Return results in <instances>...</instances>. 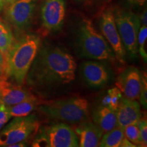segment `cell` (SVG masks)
I'll list each match as a JSON object with an SVG mask.
<instances>
[{"label": "cell", "mask_w": 147, "mask_h": 147, "mask_svg": "<svg viewBox=\"0 0 147 147\" xmlns=\"http://www.w3.org/2000/svg\"><path fill=\"white\" fill-rule=\"evenodd\" d=\"M77 65L67 51L59 47L45 46L38 49L29 74V83L49 87L70 83L75 79Z\"/></svg>", "instance_id": "obj_1"}, {"label": "cell", "mask_w": 147, "mask_h": 147, "mask_svg": "<svg viewBox=\"0 0 147 147\" xmlns=\"http://www.w3.org/2000/svg\"><path fill=\"white\" fill-rule=\"evenodd\" d=\"M40 39L33 34H25L14 41L4 57L5 76L23 84L40 47Z\"/></svg>", "instance_id": "obj_2"}, {"label": "cell", "mask_w": 147, "mask_h": 147, "mask_svg": "<svg viewBox=\"0 0 147 147\" xmlns=\"http://www.w3.org/2000/svg\"><path fill=\"white\" fill-rule=\"evenodd\" d=\"M37 109L51 119L71 124L80 123L89 117L88 101L80 97L41 102Z\"/></svg>", "instance_id": "obj_3"}, {"label": "cell", "mask_w": 147, "mask_h": 147, "mask_svg": "<svg viewBox=\"0 0 147 147\" xmlns=\"http://www.w3.org/2000/svg\"><path fill=\"white\" fill-rule=\"evenodd\" d=\"M76 44L79 52L85 57L115 61V55L111 47L91 20L83 18L79 23Z\"/></svg>", "instance_id": "obj_4"}, {"label": "cell", "mask_w": 147, "mask_h": 147, "mask_svg": "<svg viewBox=\"0 0 147 147\" xmlns=\"http://www.w3.org/2000/svg\"><path fill=\"white\" fill-rule=\"evenodd\" d=\"M32 146L76 147L79 144L74 130L68 125L61 123L39 128Z\"/></svg>", "instance_id": "obj_5"}, {"label": "cell", "mask_w": 147, "mask_h": 147, "mask_svg": "<svg viewBox=\"0 0 147 147\" xmlns=\"http://www.w3.org/2000/svg\"><path fill=\"white\" fill-rule=\"evenodd\" d=\"M117 30L126 52L132 58L138 53V35L141 27L140 16L130 10L117 8L113 10Z\"/></svg>", "instance_id": "obj_6"}, {"label": "cell", "mask_w": 147, "mask_h": 147, "mask_svg": "<svg viewBox=\"0 0 147 147\" xmlns=\"http://www.w3.org/2000/svg\"><path fill=\"white\" fill-rule=\"evenodd\" d=\"M40 123L34 115L15 117L0 131V146L10 147L12 144L26 141L36 136Z\"/></svg>", "instance_id": "obj_7"}, {"label": "cell", "mask_w": 147, "mask_h": 147, "mask_svg": "<svg viewBox=\"0 0 147 147\" xmlns=\"http://www.w3.org/2000/svg\"><path fill=\"white\" fill-rule=\"evenodd\" d=\"M99 25L102 36L111 47L115 58L121 63H125L126 51L117 30L113 10L104 11L100 15Z\"/></svg>", "instance_id": "obj_8"}, {"label": "cell", "mask_w": 147, "mask_h": 147, "mask_svg": "<svg viewBox=\"0 0 147 147\" xmlns=\"http://www.w3.org/2000/svg\"><path fill=\"white\" fill-rule=\"evenodd\" d=\"M65 13V0H45L41 7L42 27L47 32H58L63 26Z\"/></svg>", "instance_id": "obj_9"}, {"label": "cell", "mask_w": 147, "mask_h": 147, "mask_svg": "<svg viewBox=\"0 0 147 147\" xmlns=\"http://www.w3.org/2000/svg\"><path fill=\"white\" fill-rule=\"evenodd\" d=\"M33 0H16L4 10L8 21L18 31H23L32 24L35 4Z\"/></svg>", "instance_id": "obj_10"}, {"label": "cell", "mask_w": 147, "mask_h": 147, "mask_svg": "<svg viewBox=\"0 0 147 147\" xmlns=\"http://www.w3.org/2000/svg\"><path fill=\"white\" fill-rule=\"evenodd\" d=\"M115 84L124 97L138 100L140 92L141 74L136 67H127L119 75Z\"/></svg>", "instance_id": "obj_11"}, {"label": "cell", "mask_w": 147, "mask_h": 147, "mask_svg": "<svg viewBox=\"0 0 147 147\" xmlns=\"http://www.w3.org/2000/svg\"><path fill=\"white\" fill-rule=\"evenodd\" d=\"M81 74L88 85L91 87H102L108 82L110 72L104 64L97 61H85L82 63Z\"/></svg>", "instance_id": "obj_12"}, {"label": "cell", "mask_w": 147, "mask_h": 147, "mask_svg": "<svg viewBox=\"0 0 147 147\" xmlns=\"http://www.w3.org/2000/svg\"><path fill=\"white\" fill-rule=\"evenodd\" d=\"M118 126L124 128L135 123L142 118L140 106L135 100H130L122 97L116 109Z\"/></svg>", "instance_id": "obj_13"}, {"label": "cell", "mask_w": 147, "mask_h": 147, "mask_svg": "<svg viewBox=\"0 0 147 147\" xmlns=\"http://www.w3.org/2000/svg\"><path fill=\"white\" fill-rule=\"evenodd\" d=\"M30 92L21 87L7 80V78H0V103L10 106L33 96Z\"/></svg>", "instance_id": "obj_14"}, {"label": "cell", "mask_w": 147, "mask_h": 147, "mask_svg": "<svg viewBox=\"0 0 147 147\" xmlns=\"http://www.w3.org/2000/svg\"><path fill=\"white\" fill-rule=\"evenodd\" d=\"M77 125L74 131L78 137L79 146H100L103 132L94 123L87 119Z\"/></svg>", "instance_id": "obj_15"}, {"label": "cell", "mask_w": 147, "mask_h": 147, "mask_svg": "<svg viewBox=\"0 0 147 147\" xmlns=\"http://www.w3.org/2000/svg\"><path fill=\"white\" fill-rule=\"evenodd\" d=\"M92 118L93 123L102 130L103 134L118 126L115 110L109 106L101 104L93 110Z\"/></svg>", "instance_id": "obj_16"}, {"label": "cell", "mask_w": 147, "mask_h": 147, "mask_svg": "<svg viewBox=\"0 0 147 147\" xmlns=\"http://www.w3.org/2000/svg\"><path fill=\"white\" fill-rule=\"evenodd\" d=\"M40 103L41 102L36 97L33 95L18 104L8 106V108L12 117H25L30 115Z\"/></svg>", "instance_id": "obj_17"}, {"label": "cell", "mask_w": 147, "mask_h": 147, "mask_svg": "<svg viewBox=\"0 0 147 147\" xmlns=\"http://www.w3.org/2000/svg\"><path fill=\"white\" fill-rule=\"evenodd\" d=\"M125 138L123 128L117 126L113 129L104 133L101 139V147H119Z\"/></svg>", "instance_id": "obj_18"}, {"label": "cell", "mask_w": 147, "mask_h": 147, "mask_svg": "<svg viewBox=\"0 0 147 147\" xmlns=\"http://www.w3.org/2000/svg\"><path fill=\"white\" fill-rule=\"evenodd\" d=\"M14 41L12 31L8 25L0 19V52L5 56Z\"/></svg>", "instance_id": "obj_19"}, {"label": "cell", "mask_w": 147, "mask_h": 147, "mask_svg": "<svg viewBox=\"0 0 147 147\" xmlns=\"http://www.w3.org/2000/svg\"><path fill=\"white\" fill-rule=\"evenodd\" d=\"M123 131L125 137L128 139L130 142L136 145V146H142L137 123L126 126L123 128Z\"/></svg>", "instance_id": "obj_20"}, {"label": "cell", "mask_w": 147, "mask_h": 147, "mask_svg": "<svg viewBox=\"0 0 147 147\" xmlns=\"http://www.w3.org/2000/svg\"><path fill=\"white\" fill-rule=\"evenodd\" d=\"M147 40V27L143 25L140 28L138 35V48L140 56L143 58L145 62L147 60V53L146 51V44Z\"/></svg>", "instance_id": "obj_21"}, {"label": "cell", "mask_w": 147, "mask_h": 147, "mask_svg": "<svg viewBox=\"0 0 147 147\" xmlns=\"http://www.w3.org/2000/svg\"><path fill=\"white\" fill-rule=\"evenodd\" d=\"M107 95L109 97L110 107L116 110L121 99L123 97L122 93L117 87H114L108 90Z\"/></svg>", "instance_id": "obj_22"}, {"label": "cell", "mask_w": 147, "mask_h": 147, "mask_svg": "<svg viewBox=\"0 0 147 147\" xmlns=\"http://www.w3.org/2000/svg\"><path fill=\"white\" fill-rule=\"evenodd\" d=\"M140 102L143 107L146 108L147 107V80L146 74H142L141 75V87L140 92Z\"/></svg>", "instance_id": "obj_23"}, {"label": "cell", "mask_w": 147, "mask_h": 147, "mask_svg": "<svg viewBox=\"0 0 147 147\" xmlns=\"http://www.w3.org/2000/svg\"><path fill=\"white\" fill-rule=\"evenodd\" d=\"M142 146H147V121L146 119H139L137 121Z\"/></svg>", "instance_id": "obj_24"}, {"label": "cell", "mask_w": 147, "mask_h": 147, "mask_svg": "<svg viewBox=\"0 0 147 147\" xmlns=\"http://www.w3.org/2000/svg\"><path fill=\"white\" fill-rule=\"evenodd\" d=\"M11 117L8 106L0 103V130L8 123Z\"/></svg>", "instance_id": "obj_25"}, {"label": "cell", "mask_w": 147, "mask_h": 147, "mask_svg": "<svg viewBox=\"0 0 147 147\" xmlns=\"http://www.w3.org/2000/svg\"><path fill=\"white\" fill-rule=\"evenodd\" d=\"M125 1L127 3V5L133 8L143 6L146 3V0H125Z\"/></svg>", "instance_id": "obj_26"}, {"label": "cell", "mask_w": 147, "mask_h": 147, "mask_svg": "<svg viewBox=\"0 0 147 147\" xmlns=\"http://www.w3.org/2000/svg\"><path fill=\"white\" fill-rule=\"evenodd\" d=\"M6 78L5 76V59L0 52V78Z\"/></svg>", "instance_id": "obj_27"}, {"label": "cell", "mask_w": 147, "mask_h": 147, "mask_svg": "<svg viewBox=\"0 0 147 147\" xmlns=\"http://www.w3.org/2000/svg\"><path fill=\"white\" fill-rule=\"evenodd\" d=\"M16 0H0V11H4Z\"/></svg>", "instance_id": "obj_28"}, {"label": "cell", "mask_w": 147, "mask_h": 147, "mask_svg": "<svg viewBox=\"0 0 147 147\" xmlns=\"http://www.w3.org/2000/svg\"><path fill=\"white\" fill-rule=\"evenodd\" d=\"M141 24L143 25H147V12H146V8H145L142 11V13L141 16H140Z\"/></svg>", "instance_id": "obj_29"}, {"label": "cell", "mask_w": 147, "mask_h": 147, "mask_svg": "<svg viewBox=\"0 0 147 147\" xmlns=\"http://www.w3.org/2000/svg\"><path fill=\"white\" fill-rule=\"evenodd\" d=\"M120 146L121 147H135L136 146V145H135L133 143L130 142L128 139H127L125 137L124 138L123 140H122V142L121 143Z\"/></svg>", "instance_id": "obj_30"}, {"label": "cell", "mask_w": 147, "mask_h": 147, "mask_svg": "<svg viewBox=\"0 0 147 147\" xmlns=\"http://www.w3.org/2000/svg\"><path fill=\"white\" fill-rule=\"evenodd\" d=\"M91 1H96V0H91Z\"/></svg>", "instance_id": "obj_31"}, {"label": "cell", "mask_w": 147, "mask_h": 147, "mask_svg": "<svg viewBox=\"0 0 147 147\" xmlns=\"http://www.w3.org/2000/svg\"><path fill=\"white\" fill-rule=\"evenodd\" d=\"M33 1H36V0H33Z\"/></svg>", "instance_id": "obj_32"}]
</instances>
